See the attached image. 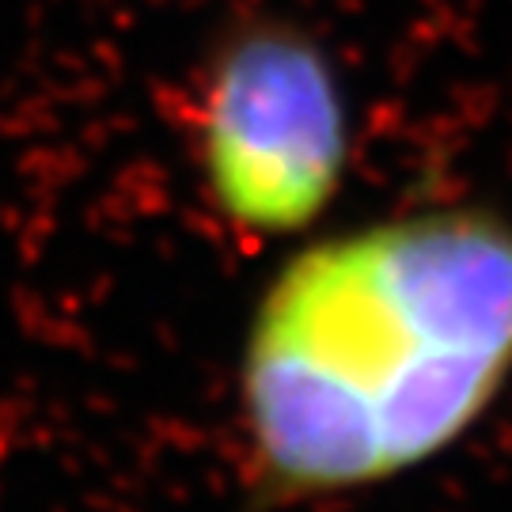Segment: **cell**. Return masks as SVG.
<instances>
[{
  "label": "cell",
  "instance_id": "obj_1",
  "mask_svg": "<svg viewBox=\"0 0 512 512\" xmlns=\"http://www.w3.org/2000/svg\"><path fill=\"white\" fill-rule=\"evenodd\" d=\"M512 368V228L475 209L311 247L266 296L247 403L296 486L403 471L456 440Z\"/></svg>",
  "mask_w": 512,
  "mask_h": 512
},
{
  "label": "cell",
  "instance_id": "obj_2",
  "mask_svg": "<svg viewBox=\"0 0 512 512\" xmlns=\"http://www.w3.org/2000/svg\"><path fill=\"white\" fill-rule=\"evenodd\" d=\"M198 145L217 202L262 232L304 228L342 179L346 99L300 31L255 27L205 76Z\"/></svg>",
  "mask_w": 512,
  "mask_h": 512
}]
</instances>
